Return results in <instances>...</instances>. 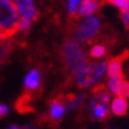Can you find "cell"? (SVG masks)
Returning a JSON list of instances; mask_svg holds the SVG:
<instances>
[{
    "mask_svg": "<svg viewBox=\"0 0 129 129\" xmlns=\"http://www.w3.org/2000/svg\"><path fill=\"white\" fill-rule=\"evenodd\" d=\"M61 57L64 71L71 77H74L79 70H82L88 63V59H87L83 49L73 38H66L63 41L61 48Z\"/></svg>",
    "mask_w": 129,
    "mask_h": 129,
    "instance_id": "obj_1",
    "label": "cell"
},
{
    "mask_svg": "<svg viewBox=\"0 0 129 129\" xmlns=\"http://www.w3.org/2000/svg\"><path fill=\"white\" fill-rule=\"evenodd\" d=\"M19 21L15 0H0V33L3 40H9L19 33Z\"/></svg>",
    "mask_w": 129,
    "mask_h": 129,
    "instance_id": "obj_2",
    "label": "cell"
},
{
    "mask_svg": "<svg viewBox=\"0 0 129 129\" xmlns=\"http://www.w3.org/2000/svg\"><path fill=\"white\" fill-rule=\"evenodd\" d=\"M107 73V62H98V63H87L86 66L79 70L74 75L75 83L78 87L86 88V87L95 86L103 75Z\"/></svg>",
    "mask_w": 129,
    "mask_h": 129,
    "instance_id": "obj_3",
    "label": "cell"
},
{
    "mask_svg": "<svg viewBox=\"0 0 129 129\" xmlns=\"http://www.w3.org/2000/svg\"><path fill=\"white\" fill-rule=\"evenodd\" d=\"M102 30V21L96 16H88L80 24L74 25L75 41L80 44H92Z\"/></svg>",
    "mask_w": 129,
    "mask_h": 129,
    "instance_id": "obj_4",
    "label": "cell"
},
{
    "mask_svg": "<svg viewBox=\"0 0 129 129\" xmlns=\"http://www.w3.org/2000/svg\"><path fill=\"white\" fill-rule=\"evenodd\" d=\"M16 3V7H17V11H19L20 16L22 19H25L28 21H36L38 19V11L34 5V2L33 0H15Z\"/></svg>",
    "mask_w": 129,
    "mask_h": 129,
    "instance_id": "obj_5",
    "label": "cell"
},
{
    "mask_svg": "<svg viewBox=\"0 0 129 129\" xmlns=\"http://www.w3.org/2000/svg\"><path fill=\"white\" fill-rule=\"evenodd\" d=\"M100 8V0H82L79 3L75 13L71 15V20H78L80 17L92 16L96 11Z\"/></svg>",
    "mask_w": 129,
    "mask_h": 129,
    "instance_id": "obj_6",
    "label": "cell"
},
{
    "mask_svg": "<svg viewBox=\"0 0 129 129\" xmlns=\"http://www.w3.org/2000/svg\"><path fill=\"white\" fill-rule=\"evenodd\" d=\"M128 58V51L112 58L107 62V74L109 77H122V63Z\"/></svg>",
    "mask_w": 129,
    "mask_h": 129,
    "instance_id": "obj_7",
    "label": "cell"
},
{
    "mask_svg": "<svg viewBox=\"0 0 129 129\" xmlns=\"http://www.w3.org/2000/svg\"><path fill=\"white\" fill-rule=\"evenodd\" d=\"M34 100V92H30V91H25L22 95L19 98V100L16 102L15 107H16V111L20 113H30L33 112V105H32V102Z\"/></svg>",
    "mask_w": 129,
    "mask_h": 129,
    "instance_id": "obj_8",
    "label": "cell"
},
{
    "mask_svg": "<svg viewBox=\"0 0 129 129\" xmlns=\"http://www.w3.org/2000/svg\"><path fill=\"white\" fill-rule=\"evenodd\" d=\"M90 111L95 120H104L108 117V104H104L102 102L92 99L90 102Z\"/></svg>",
    "mask_w": 129,
    "mask_h": 129,
    "instance_id": "obj_9",
    "label": "cell"
},
{
    "mask_svg": "<svg viewBox=\"0 0 129 129\" xmlns=\"http://www.w3.org/2000/svg\"><path fill=\"white\" fill-rule=\"evenodd\" d=\"M24 86L26 91H30L34 92L40 90V86H41V74L37 69H33L28 73V75L24 79Z\"/></svg>",
    "mask_w": 129,
    "mask_h": 129,
    "instance_id": "obj_10",
    "label": "cell"
},
{
    "mask_svg": "<svg viewBox=\"0 0 129 129\" xmlns=\"http://www.w3.org/2000/svg\"><path fill=\"white\" fill-rule=\"evenodd\" d=\"M16 45H17L16 41H7L5 44L0 45V69H3L9 62Z\"/></svg>",
    "mask_w": 129,
    "mask_h": 129,
    "instance_id": "obj_11",
    "label": "cell"
},
{
    "mask_svg": "<svg viewBox=\"0 0 129 129\" xmlns=\"http://www.w3.org/2000/svg\"><path fill=\"white\" fill-rule=\"evenodd\" d=\"M111 111L116 116H125L128 112V102L126 99L116 96L111 103Z\"/></svg>",
    "mask_w": 129,
    "mask_h": 129,
    "instance_id": "obj_12",
    "label": "cell"
},
{
    "mask_svg": "<svg viewBox=\"0 0 129 129\" xmlns=\"http://www.w3.org/2000/svg\"><path fill=\"white\" fill-rule=\"evenodd\" d=\"M92 95H93V99H96V100L102 102L104 104H108L111 100V92L104 84H96L92 88Z\"/></svg>",
    "mask_w": 129,
    "mask_h": 129,
    "instance_id": "obj_13",
    "label": "cell"
},
{
    "mask_svg": "<svg viewBox=\"0 0 129 129\" xmlns=\"http://www.w3.org/2000/svg\"><path fill=\"white\" fill-rule=\"evenodd\" d=\"M107 55V48L103 44H96L93 45L91 50H90V57L95 58V59H99V58H103Z\"/></svg>",
    "mask_w": 129,
    "mask_h": 129,
    "instance_id": "obj_14",
    "label": "cell"
},
{
    "mask_svg": "<svg viewBox=\"0 0 129 129\" xmlns=\"http://www.w3.org/2000/svg\"><path fill=\"white\" fill-rule=\"evenodd\" d=\"M116 96H120V98H129V82L125 79H121L119 86H117V90H116Z\"/></svg>",
    "mask_w": 129,
    "mask_h": 129,
    "instance_id": "obj_15",
    "label": "cell"
},
{
    "mask_svg": "<svg viewBox=\"0 0 129 129\" xmlns=\"http://www.w3.org/2000/svg\"><path fill=\"white\" fill-rule=\"evenodd\" d=\"M122 79V77H109V79H108V83H107V88H108V91L111 92V93H116V90H117V86H119V83H120V80Z\"/></svg>",
    "mask_w": 129,
    "mask_h": 129,
    "instance_id": "obj_16",
    "label": "cell"
},
{
    "mask_svg": "<svg viewBox=\"0 0 129 129\" xmlns=\"http://www.w3.org/2000/svg\"><path fill=\"white\" fill-rule=\"evenodd\" d=\"M109 4L117 7L120 11H124L126 8H129V0H107Z\"/></svg>",
    "mask_w": 129,
    "mask_h": 129,
    "instance_id": "obj_17",
    "label": "cell"
},
{
    "mask_svg": "<svg viewBox=\"0 0 129 129\" xmlns=\"http://www.w3.org/2000/svg\"><path fill=\"white\" fill-rule=\"evenodd\" d=\"M80 2L82 0H69V12H70V15L75 13V11H77Z\"/></svg>",
    "mask_w": 129,
    "mask_h": 129,
    "instance_id": "obj_18",
    "label": "cell"
},
{
    "mask_svg": "<svg viewBox=\"0 0 129 129\" xmlns=\"http://www.w3.org/2000/svg\"><path fill=\"white\" fill-rule=\"evenodd\" d=\"M121 19H122V22L128 26L129 25V8L121 11Z\"/></svg>",
    "mask_w": 129,
    "mask_h": 129,
    "instance_id": "obj_19",
    "label": "cell"
},
{
    "mask_svg": "<svg viewBox=\"0 0 129 129\" xmlns=\"http://www.w3.org/2000/svg\"><path fill=\"white\" fill-rule=\"evenodd\" d=\"M9 112V108L4 104H0V119H3L4 116H7Z\"/></svg>",
    "mask_w": 129,
    "mask_h": 129,
    "instance_id": "obj_20",
    "label": "cell"
},
{
    "mask_svg": "<svg viewBox=\"0 0 129 129\" xmlns=\"http://www.w3.org/2000/svg\"><path fill=\"white\" fill-rule=\"evenodd\" d=\"M8 129H24V128H21V126H19V125H11Z\"/></svg>",
    "mask_w": 129,
    "mask_h": 129,
    "instance_id": "obj_21",
    "label": "cell"
},
{
    "mask_svg": "<svg viewBox=\"0 0 129 129\" xmlns=\"http://www.w3.org/2000/svg\"><path fill=\"white\" fill-rule=\"evenodd\" d=\"M3 41H4V40H3V36H2V33H0V44H2Z\"/></svg>",
    "mask_w": 129,
    "mask_h": 129,
    "instance_id": "obj_22",
    "label": "cell"
}]
</instances>
